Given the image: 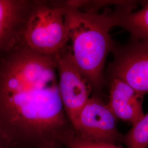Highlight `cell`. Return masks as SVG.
Wrapping results in <instances>:
<instances>
[{"instance_id": "obj_1", "label": "cell", "mask_w": 148, "mask_h": 148, "mask_svg": "<svg viewBox=\"0 0 148 148\" xmlns=\"http://www.w3.org/2000/svg\"><path fill=\"white\" fill-rule=\"evenodd\" d=\"M74 131L60 97L55 56L23 43L0 57V138L13 148L62 143Z\"/></svg>"}, {"instance_id": "obj_2", "label": "cell", "mask_w": 148, "mask_h": 148, "mask_svg": "<svg viewBox=\"0 0 148 148\" xmlns=\"http://www.w3.org/2000/svg\"><path fill=\"white\" fill-rule=\"evenodd\" d=\"M65 2L72 58L92 91L99 93L104 82L106 58L115 49L110 32L116 26L115 12L88 13Z\"/></svg>"}, {"instance_id": "obj_3", "label": "cell", "mask_w": 148, "mask_h": 148, "mask_svg": "<svg viewBox=\"0 0 148 148\" xmlns=\"http://www.w3.org/2000/svg\"><path fill=\"white\" fill-rule=\"evenodd\" d=\"M65 1L34 0L23 36L32 51L55 56L69 43Z\"/></svg>"}, {"instance_id": "obj_4", "label": "cell", "mask_w": 148, "mask_h": 148, "mask_svg": "<svg viewBox=\"0 0 148 148\" xmlns=\"http://www.w3.org/2000/svg\"><path fill=\"white\" fill-rule=\"evenodd\" d=\"M55 57L60 97L66 115L73 126L90 97L92 88L74 63L68 44Z\"/></svg>"}, {"instance_id": "obj_5", "label": "cell", "mask_w": 148, "mask_h": 148, "mask_svg": "<svg viewBox=\"0 0 148 148\" xmlns=\"http://www.w3.org/2000/svg\"><path fill=\"white\" fill-rule=\"evenodd\" d=\"M72 127L79 136L90 140L120 145L124 135L117 127V119L107 104L97 95L90 97Z\"/></svg>"}, {"instance_id": "obj_6", "label": "cell", "mask_w": 148, "mask_h": 148, "mask_svg": "<svg viewBox=\"0 0 148 148\" xmlns=\"http://www.w3.org/2000/svg\"><path fill=\"white\" fill-rule=\"evenodd\" d=\"M113 51L110 78L123 80L143 95L148 93V42L133 38L126 45Z\"/></svg>"}, {"instance_id": "obj_7", "label": "cell", "mask_w": 148, "mask_h": 148, "mask_svg": "<svg viewBox=\"0 0 148 148\" xmlns=\"http://www.w3.org/2000/svg\"><path fill=\"white\" fill-rule=\"evenodd\" d=\"M34 1L0 0V57L23 43Z\"/></svg>"}, {"instance_id": "obj_8", "label": "cell", "mask_w": 148, "mask_h": 148, "mask_svg": "<svg viewBox=\"0 0 148 148\" xmlns=\"http://www.w3.org/2000/svg\"><path fill=\"white\" fill-rule=\"evenodd\" d=\"M109 81L108 106L117 120L133 126L144 115L142 106L144 95L122 79L111 77Z\"/></svg>"}, {"instance_id": "obj_9", "label": "cell", "mask_w": 148, "mask_h": 148, "mask_svg": "<svg viewBox=\"0 0 148 148\" xmlns=\"http://www.w3.org/2000/svg\"><path fill=\"white\" fill-rule=\"evenodd\" d=\"M133 5H123L115 11L116 26L129 32L133 38L148 42V3L133 12Z\"/></svg>"}, {"instance_id": "obj_10", "label": "cell", "mask_w": 148, "mask_h": 148, "mask_svg": "<svg viewBox=\"0 0 148 148\" xmlns=\"http://www.w3.org/2000/svg\"><path fill=\"white\" fill-rule=\"evenodd\" d=\"M126 148H148V112L124 136Z\"/></svg>"}, {"instance_id": "obj_11", "label": "cell", "mask_w": 148, "mask_h": 148, "mask_svg": "<svg viewBox=\"0 0 148 148\" xmlns=\"http://www.w3.org/2000/svg\"><path fill=\"white\" fill-rule=\"evenodd\" d=\"M64 148H123L120 145L99 143L83 137L73 131L64 139Z\"/></svg>"}, {"instance_id": "obj_12", "label": "cell", "mask_w": 148, "mask_h": 148, "mask_svg": "<svg viewBox=\"0 0 148 148\" xmlns=\"http://www.w3.org/2000/svg\"><path fill=\"white\" fill-rule=\"evenodd\" d=\"M38 148H64L62 144L58 142L47 143L43 144Z\"/></svg>"}, {"instance_id": "obj_13", "label": "cell", "mask_w": 148, "mask_h": 148, "mask_svg": "<svg viewBox=\"0 0 148 148\" xmlns=\"http://www.w3.org/2000/svg\"><path fill=\"white\" fill-rule=\"evenodd\" d=\"M0 148H13L8 143H6L5 141L0 138Z\"/></svg>"}]
</instances>
